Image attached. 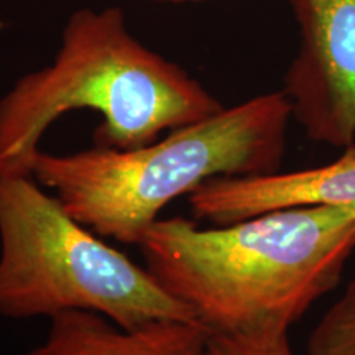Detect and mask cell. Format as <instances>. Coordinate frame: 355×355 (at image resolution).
<instances>
[{
  "instance_id": "obj_2",
  "label": "cell",
  "mask_w": 355,
  "mask_h": 355,
  "mask_svg": "<svg viewBox=\"0 0 355 355\" xmlns=\"http://www.w3.org/2000/svg\"><path fill=\"white\" fill-rule=\"evenodd\" d=\"M102 117L94 144L130 150L224 105L180 64L132 35L122 8H79L55 60L0 97V175L32 176L44 132L73 110Z\"/></svg>"
},
{
  "instance_id": "obj_5",
  "label": "cell",
  "mask_w": 355,
  "mask_h": 355,
  "mask_svg": "<svg viewBox=\"0 0 355 355\" xmlns=\"http://www.w3.org/2000/svg\"><path fill=\"white\" fill-rule=\"evenodd\" d=\"M300 44L283 89L309 140L355 144V0H288Z\"/></svg>"
},
{
  "instance_id": "obj_10",
  "label": "cell",
  "mask_w": 355,
  "mask_h": 355,
  "mask_svg": "<svg viewBox=\"0 0 355 355\" xmlns=\"http://www.w3.org/2000/svg\"><path fill=\"white\" fill-rule=\"evenodd\" d=\"M152 2H170V3H184V2H207V0H152Z\"/></svg>"
},
{
  "instance_id": "obj_9",
  "label": "cell",
  "mask_w": 355,
  "mask_h": 355,
  "mask_svg": "<svg viewBox=\"0 0 355 355\" xmlns=\"http://www.w3.org/2000/svg\"><path fill=\"white\" fill-rule=\"evenodd\" d=\"M201 355H293V350L288 332L261 336L207 332Z\"/></svg>"
},
{
  "instance_id": "obj_8",
  "label": "cell",
  "mask_w": 355,
  "mask_h": 355,
  "mask_svg": "<svg viewBox=\"0 0 355 355\" xmlns=\"http://www.w3.org/2000/svg\"><path fill=\"white\" fill-rule=\"evenodd\" d=\"M308 355H355V278L311 331Z\"/></svg>"
},
{
  "instance_id": "obj_3",
  "label": "cell",
  "mask_w": 355,
  "mask_h": 355,
  "mask_svg": "<svg viewBox=\"0 0 355 355\" xmlns=\"http://www.w3.org/2000/svg\"><path fill=\"white\" fill-rule=\"evenodd\" d=\"M291 121L285 92H265L139 148L40 150L32 176L92 232L137 245L168 204L212 178L279 171Z\"/></svg>"
},
{
  "instance_id": "obj_6",
  "label": "cell",
  "mask_w": 355,
  "mask_h": 355,
  "mask_svg": "<svg viewBox=\"0 0 355 355\" xmlns=\"http://www.w3.org/2000/svg\"><path fill=\"white\" fill-rule=\"evenodd\" d=\"M194 219L227 225L270 211L304 206L355 209V144L332 163L309 170L212 178L188 196Z\"/></svg>"
},
{
  "instance_id": "obj_1",
  "label": "cell",
  "mask_w": 355,
  "mask_h": 355,
  "mask_svg": "<svg viewBox=\"0 0 355 355\" xmlns=\"http://www.w3.org/2000/svg\"><path fill=\"white\" fill-rule=\"evenodd\" d=\"M137 247L207 332L282 334L339 285L355 252V209L290 207L206 229L170 217Z\"/></svg>"
},
{
  "instance_id": "obj_4",
  "label": "cell",
  "mask_w": 355,
  "mask_h": 355,
  "mask_svg": "<svg viewBox=\"0 0 355 355\" xmlns=\"http://www.w3.org/2000/svg\"><path fill=\"white\" fill-rule=\"evenodd\" d=\"M92 311L123 329L196 321L146 266L101 241L33 176L0 175V316Z\"/></svg>"
},
{
  "instance_id": "obj_7",
  "label": "cell",
  "mask_w": 355,
  "mask_h": 355,
  "mask_svg": "<svg viewBox=\"0 0 355 355\" xmlns=\"http://www.w3.org/2000/svg\"><path fill=\"white\" fill-rule=\"evenodd\" d=\"M206 337L198 321L123 329L92 311H68L51 318L43 343L24 355H201Z\"/></svg>"
}]
</instances>
